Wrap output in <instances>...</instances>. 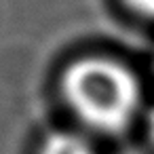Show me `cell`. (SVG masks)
Instances as JSON below:
<instances>
[{
  "mask_svg": "<svg viewBox=\"0 0 154 154\" xmlns=\"http://www.w3.org/2000/svg\"><path fill=\"white\" fill-rule=\"evenodd\" d=\"M148 133H150V139L154 141V106L150 108V114H148Z\"/></svg>",
  "mask_w": 154,
  "mask_h": 154,
  "instance_id": "obj_4",
  "label": "cell"
},
{
  "mask_svg": "<svg viewBox=\"0 0 154 154\" xmlns=\"http://www.w3.org/2000/svg\"><path fill=\"white\" fill-rule=\"evenodd\" d=\"M38 154H97V152L85 135L74 131H55L42 141Z\"/></svg>",
  "mask_w": 154,
  "mask_h": 154,
  "instance_id": "obj_2",
  "label": "cell"
},
{
  "mask_svg": "<svg viewBox=\"0 0 154 154\" xmlns=\"http://www.w3.org/2000/svg\"><path fill=\"white\" fill-rule=\"evenodd\" d=\"M127 7L141 17L154 19V0H125Z\"/></svg>",
  "mask_w": 154,
  "mask_h": 154,
  "instance_id": "obj_3",
  "label": "cell"
},
{
  "mask_svg": "<svg viewBox=\"0 0 154 154\" xmlns=\"http://www.w3.org/2000/svg\"><path fill=\"white\" fill-rule=\"evenodd\" d=\"M61 87L78 120L106 135L125 131L141 103L137 76L110 57H85L70 63Z\"/></svg>",
  "mask_w": 154,
  "mask_h": 154,
  "instance_id": "obj_1",
  "label": "cell"
}]
</instances>
